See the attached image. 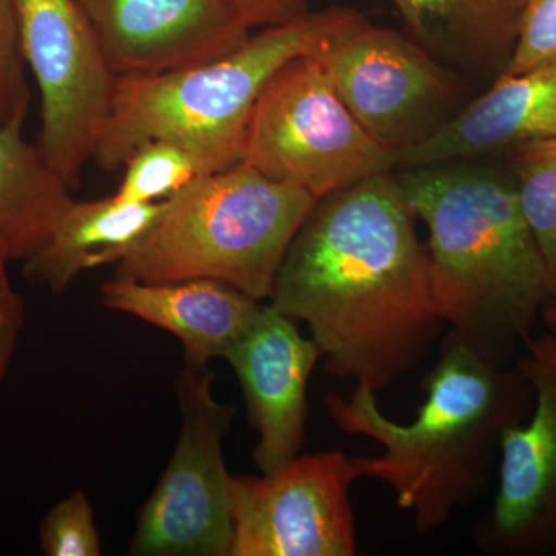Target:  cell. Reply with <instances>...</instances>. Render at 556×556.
<instances>
[{
    "label": "cell",
    "mask_w": 556,
    "mask_h": 556,
    "mask_svg": "<svg viewBox=\"0 0 556 556\" xmlns=\"http://www.w3.org/2000/svg\"><path fill=\"white\" fill-rule=\"evenodd\" d=\"M316 203L306 190L247 163L201 175L166 200L156 225L113 277L144 283L208 278L265 302Z\"/></svg>",
    "instance_id": "obj_5"
},
{
    "label": "cell",
    "mask_w": 556,
    "mask_h": 556,
    "mask_svg": "<svg viewBox=\"0 0 556 556\" xmlns=\"http://www.w3.org/2000/svg\"><path fill=\"white\" fill-rule=\"evenodd\" d=\"M424 390L426 402L408 424L383 415L376 391L362 383L350 397H325L340 431L383 448L380 455L351 457L357 479L390 486L397 506L415 515L419 535L489 492L503 434L529 419L535 404L532 383L517 365L496 364L450 331Z\"/></svg>",
    "instance_id": "obj_2"
},
{
    "label": "cell",
    "mask_w": 556,
    "mask_h": 556,
    "mask_svg": "<svg viewBox=\"0 0 556 556\" xmlns=\"http://www.w3.org/2000/svg\"><path fill=\"white\" fill-rule=\"evenodd\" d=\"M555 61L556 0H522L517 40L501 75H519Z\"/></svg>",
    "instance_id": "obj_23"
},
{
    "label": "cell",
    "mask_w": 556,
    "mask_h": 556,
    "mask_svg": "<svg viewBox=\"0 0 556 556\" xmlns=\"http://www.w3.org/2000/svg\"><path fill=\"white\" fill-rule=\"evenodd\" d=\"M294 321L270 303L263 305L225 357L243 390L258 437L252 457L265 475L299 456L305 444L306 391L321 351Z\"/></svg>",
    "instance_id": "obj_13"
},
{
    "label": "cell",
    "mask_w": 556,
    "mask_h": 556,
    "mask_svg": "<svg viewBox=\"0 0 556 556\" xmlns=\"http://www.w3.org/2000/svg\"><path fill=\"white\" fill-rule=\"evenodd\" d=\"M407 36L428 53L506 67L522 0H393Z\"/></svg>",
    "instance_id": "obj_18"
},
{
    "label": "cell",
    "mask_w": 556,
    "mask_h": 556,
    "mask_svg": "<svg viewBox=\"0 0 556 556\" xmlns=\"http://www.w3.org/2000/svg\"><path fill=\"white\" fill-rule=\"evenodd\" d=\"M515 365L535 391L532 415L501 439L500 477L492 506L473 532L490 556L556 554V339L526 340Z\"/></svg>",
    "instance_id": "obj_11"
},
{
    "label": "cell",
    "mask_w": 556,
    "mask_h": 556,
    "mask_svg": "<svg viewBox=\"0 0 556 556\" xmlns=\"http://www.w3.org/2000/svg\"><path fill=\"white\" fill-rule=\"evenodd\" d=\"M356 14L342 7L309 11L302 20L249 36L219 60L155 76L116 78L91 160L115 172L142 146L167 139L192 150L211 174L237 166L266 84L289 61L317 53Z\"/></svg>",
    "instance_id": "obj_4"
},
{
    "label": "cell",
    "mask_w": 556,
    "mask_h": 556,
    "mask_svg": "<svg viewBox=\"0 0 556 556\" xmlns=\"http://www.w3.org/2000/svg\"><path fill=\"white\" fill-rule=\"evenodd\" d=\"M204 161L186 146L156 139L142 146L124 166V178L113 199L119 203H155L170 199L201 175H208Z\"/></svg>",
    "instance_id": "obj_20"
},
{
    "label": "cell",
    "mask_w": 556,
    "mask_h": 556,
    "mask_svg": "<svg viewBox=\"0 0 556 556\" xmlns=\"http://www.w3.org/2000/svg\"><path fill=\"white\" fill-rule=\"evenodd\" d=\"M519 203L546 263L556 294V138L527 142L510 152Z\"/></svg>",
    "instance_id": "obj_19"
},
{
    "label": "cell",
    "mask_w": 556,
    "mask_h": 556,
    "mask_svg": "<svg viewBox=\"0 0 556 556\" xmlns=\"http://www.w3.org/2000/svg\"><path fill=\"white\" fill-rule=\"evenodd\" d=\"M251 27H277L302 20L311 0H232Z\"/></svg>",
    "instance_id": "obj_25"
},
{
    "label": "cell",
    "mask_w": 556,
    "mask_h": 556,
    "mask_svg": "<svg viewBox=\"0 0 556 556\" xmlns=\"http://www.w3.org/2000/svg\"><path fill=\"white\" fill-rule=\"evenodd\" d=\"M551 138H556V61L501 75L426 141L396 153L394 169L482 159Z\"/></svg>",
    "instance_id": "obj_14"
},
{
    "label": "cell",
    "mask_w": 556,
    "mask_h": 556,
    "mask_svg": "<svg viewBox=\"0 0 556 556\" xmlns=\"http://www.w3.org/2000/svg\"><path fill=\"white\" fill-rule=\"evenodd\" d=\"M101 302L174 334L185 348V362L193 365L225 358L263 306L239 289L208 278L144 283L113 277L102 285Z\"/></svg>",
    "instance_id": "obj_15"
},
{
    "label": "cell",
    "mask_w": 556,
    "mask_h": 556,
    "mask_svg": "<svg viewBox=\"0 0 556 556\" xmlns=\"http://www.w3.org/2000/svg\"><path fill=\"white\" fill-rule=\"evenodd\" d=\"M25 67L16 0H0V126L27 116L31 91Z\"/></svg>",
    "instance_id": "obj_22"
},
{
    "label": "cell",
    "mask_w": 556,
    "mask_h": 556,
    "mask_svg": "<svg viewBox=\"0 0 556 556\" xmlns=\"http://www.w3.org/2000/svg\"><path fill=\"white\" fill-rule=\"evenodd\" d=\"M116 78L206 64L251 36L232 0H76Z\"/></svg>",
    "instance_id": "obj_12"
},
{
    "label": "cell",
    "mask_w": 556,
    "mask_h": 556,
    "mask_svg": "<svg viewBox=\"0 0 556 556\" xmlns=\"http://www.w3.org/2000/svg\"><path fill=\"white\" fill-rule=\"evenodd\" d=\"M397 178L427 226L431 289L445 327L496 364L514 365L554 295L514 177L456 160Z\"/></svg>",
    "instance_id": "obj_3"
},
{
    "label": "cell",
    "mask_w": 556,
    "mask_h": 556,
    "mask_svg": "<svg viewBox=\"0 0 556 556\" xmlns=\"http://www.w3.org/2000/svg\"><path fill=\"white\" fill-rule=\"evenodd\" d=\"M9 251L0 244V390L9 372L25 321V303L9 276Z\"/></svg>",
    "instance_id": "obj_24"
},
{
    "label": "cell",
    "mask_w": 556,
    "mask_h": 556,
    "mask_svg": "<svg viewBox=\"0 0 556 556\" xmlns=\"http://www.w3.org/2000/svg\"><path fill=\"white\" fill-rule=\"evenodd\" d=\"M166 200L127 204L109 199L72 201L49 241L25 260V277L61 294L79 274L118 265L156 225Z\"/></svg>",
    "instance_id": "obj_16"
},
{
    "label": "cell",
    "mask_w": 556,
    "mask_h": 556,
    "mask_svg": "<svg viewBox=\"0 0 556 556\" xmlns=\"http://www.w3.org/2000/svg\"><path fill=\"white\" fill-rule=\"evenodd\" d=\"M269 302L308 325L336 378L378 393L420 364L447 327L393 170L317 200Z\"/></svg>",
    "instance_id": "obj_1"
},
{
    "label": "cell",
    "mask_w": 556,
    "mask_h": 556,
    "mask_svg": "<svg viewBox=\"0 0 556 556\" xmlns=\"http://www.w3.org/2000/svg\"><path fill=\"white\" fill-rule=\"evenodd\" d=\"M39 543L47 556H100V530L86 493H72L47 511L39 529Z\"/></svg>",
    "instance_id": "obj_21"
},
{
    "label": "cell",
    "mask_w": 556,
    "mask_h": 556,
    "mask_svg": "<svg viewBox=\"0 0 556 556\" xmlns=\"http://www.w3.org/2000/svg\"><path fill=\"white\" fill-rule=\"evenodd\" d=\"M25 119L0 126V244L11 260L24 262L49 241L73 201L39 144L25 141Z\"/></svg>",
    "instance_id": "obj_17"
},
{
    "label": "cell",
    "mask_w": 556,
    "mask_h": 556,
    "mask_svg": "<svg viewBox=\"0 0 556 556\" xmlns=\"http://www.w3.org/2000/svg\"><path fill=\"white\" fill-rule=\"evenodd\" d=\"M353 459L340 450L299 455L273 473L232 477L230 556L357 554Z\"/></svg>",
    "instance_id": "obj_10"
},
{
    "label": "cell",
    "mask_w": 556,
    "mask_h": 556,
    "mask_svg": "<svg viewBox=\"0 0 556 556\" xmlns=\"http://www.w3.org/2000/svg\"><path fill=\"white\" fill-rule=\"evenodd\" d=\"M316 200L394 169L340 100L316 54L295 58L266 84L249 121L243 161Z\"/></svg>",
    "instance_id": "obj_6"
},
{
    "label": "cell",
    "mask_w": 556,
    "mask_h": 556,
    "mask_svg": "<svg viewBox=\"0 0 556 556\" xmlns=\"http://www.w3.org/2000/svg\"><path fill=\"white\" fill-rule=\"evenodd\" d=\"M16 11L22 54L40 91L38 144L75 189L108 119L116 76L76 0H16Z\"/></svg>",
    "instance_id": "obj_9"
},
{
    "label": "cell",
    "mask_w": 556,
    "mask_h": 556,
    "mask_svg": "<svg viewBox=\"0 0 556 556\" xmlns=\"http://www.w3.org/2000/svg\"><path fill=\"white\" fill-rule=\"evenodd\" d=\"M314 54L354 118L394 155L456 115V76L408 36L361 13Z\"/></svg>",
    "instance_id": "obj_8"
},
{
    "label": "cell",
    "mask_w": 556,
    "mask_h": 556,
    "mask_svg": "<svg viewBox=\"0 0 556 556\" xmlns=\"http://www.w3.org/2000/svg\"><path fill=\"white\" fill-rule=\"evenodd\" d=\"M541 321L546 325L548 332L556 339V294L548 299L541 313Z\"/></svg>",
    "instance_id": "obj_26"
},
{
    "label": "cell",
    "mask_w": 556,
    "mask_h": 556,
    "mask_svg": "<svg viewBox=\"0 0 556 556\" xmlns=\"http://www.w3.org/2000/svg\"><path fill=\"white\" fill-rule=\"evenodd\" d=\"M214 372L185 362L175 378L181 416L169 466L139 510L131 556H230L232 475L223 455L236 409L214 396Z\"/></svg>",
    "instance_id": "obj_7"
}]
</instances>
